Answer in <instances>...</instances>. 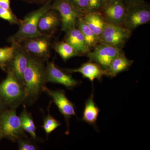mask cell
Listing matches in <instances>:
<instances>
[{
  "instance_id": "cell-1",
  "label": "cell",
  "mask_w": 150,
  "mask_h": 150,
  "mask_svg": "<svg viewBox=\"0 0 150 150\" xmlns=\"http://www.w3.org/2000/svg\"><path fill=\"white\" fill-rule=\"evenodd\" d=\"M24 87L26 96L37 97L46 83V66L44 61L30 55L28 65L23 75Z\"/></svg>"
},
{
  "instance_id": "cell-2",
  "label": "cell",
  "mask_w": 150,
  "mask_h": 150,
  "mask_svg": "<svg viewBox=\"0 0 150 150\" xmlns=\"http://www.w3.org/2000/svg\"><path fill=\"white\" fill-rule=\"evenodd\" d=\"M52 1H48L43 6L27 14L20 21L18 31L11 36L9 41L11 44H19L27 38L43 35L38 30V23L41 16L51 8Z\"/></svg>"
},
{
  "instance_id": "cell-3",
  "label": "cell",
  "mask_w": 150,
  "mask_h": 150,
  "mask_svg": "<svg viewBox=\"0 0 150 150\" xmlns=\"http://www.w3.org/2000/svg\"><path fill=\"white\" fill-rule=\"evenodd\" d=\"M0 98L6 104L15 108L27 98L24 87L11 70H8L6 78L0 84Z\"/></svg>"
},
{
  "instance_id": "cell-4",
  "label": "cell",
  "mask_w": 150,
  "mask_h": 150,
  "mask_svg": "<svg viewBox=\"0 0 150 150\" xmlns=\"http://www.w3.org/2000/svg\"><path fill=\"white\" fill-rule=\"evenodd\" d=\"M0 130L3 137L13 142L26 137L19 116L17 115L15 108H13L0 112Z\"/></svg>"
},
{
  "instance_id": "cell-5",
  "label": "cell",
  "mask_w": 150,
  "mask_h": 150,
  "mask_svg": "<svg viewBox=\"0 0 150 150\" xmlns=\"http://www.w3.org/2000/svg\"><path fill=\"white\" fill-rule=\"evenodd\" d=\"M150 20V6L144 1L127 7L123 26L132 32Z\"/></svg>"
},
{
  "instance_id": "cell-6",
  "label": "cell",
  "mask_w": 150,
  "mask_h": 150,
  "mask_svg": "<svg viewBox=\"0 0 150 150\" xmlns=\"http://www.w3.org/2000/svg\"><path fill=\"white\" fill-rule=\"evenodd\" d=\"M122 49L103 43H98L86 54L89 61L94 62L106 71L110 63L121 52Z\"/></svg>"
},
{
  "instance_id": "cell-7",
  "label": "cell",
  "mask_w": 150,
  "mask_h": 150,
  "mask_svg": "<svg viewBox=\"0 0 150 150\" xmlns=\"http://www.w3.org/2000/svg\"><path fill=\"white\" fill-rule=\"evenodd\" d=\"M51 38V36L41 35L25 39L20 44L30 55L45 61L50 57Z\"/></svg>"
},
{
  "instance_id": "cell-8",
  "label": "cell",
  "mask_w": 150,
  "mask_h": 150,
  "mask_svg": "<svg viewBox=\"0 0 150 150\" xmlns=\"http://www.w3.org/2000/svg\"><path fill=\"white\" fill-rule=\"evenodd\" d=\"M51 8L58 11L60 15L62 31L67 32L76 27L78 19L81 16L68 0H54Z\"/></svg>"
},
{
  "instance_id": "cell-9",
  "label": "cell",
  "mask_w": 150,
  "mask_h": 150,
  "mask_svg": "<svg viewBox=\"0 0 150 150\" xmlns=\"http://www.w3.org/2000/svg\"><path fill=\"white\" fill-rule=\"evenodd\" d=\"M131 31L123 26L106 23L100 38V42L122 49L131 35Z\"/></svg>"
},
{
  "instance_id": "cell-10",
  "label": "cell",
  "mask_w": 150,
  "mask_h": 150,
  "mask_svg": "<svg viewBox=\"0 0 150 150\" xmlns=\"http://www.w3.org/2000/svg\"><path fill=\"white\" fill-rule=\"evenodd\" d=\"M126 10L123 0H110L105 4L100 13L106 23L123 26Z\"/></svg>"
},
{
  "instance_id": "cell-11",
  "label": "cell",
  "mask_w": 150,
  "mask_h": 150,
  "mask_svg": "<svg viewBox=\"0 0 150 150\" xmlns=\"http://www.w3.org/2000/svg\"><path fill=\"white\" fill-rule=\"evenodd\" d=\"M15 44L13 58L8 70L12 72L18 81L24 87L23 75L28 65L30 54L20 43Z\"/></svg>"
},
{
  "instance_id": "cell-12",
  "label": "cell",
  "mask_w": 150,
  "mask_h": 150,
  "mask_svg": "<svg viewBox=\"0 0 150 150\" xmlns=\"http://www.w3.org/2000/svg\"><path fill=\"white\" fill-rule=\"evenodd\" d=\"M46 81L60 84L69 89L74 88L79 84V82L69 73L56 67L54 61L47 62L46 66Z\"/></svg>"
},
{
  "instance_id": "cell-13",
  "label": "cell",
  "mask_w": 150,
  "mask_h": 150,
  "mask_svg": "<svg viewBox=\"0 0 150 150\" xmlns=\"http://www.w3.org/2000/svg\"><path fill=\"white\" fill-rule=\"evenodd\" d=\"M43 91L52 98L55 104L62 115L64 116L68 126L69 120L72 116L76 115L75 105L67 98L63 90H52L44 86Z\"/></svg>"
},
{
  "instance_id": "cell-14",
  "label": "cell",
  "mask_w": 150,
  "mask_h": 150,
  "mask_svg": "<svg viewBox=\"0 0 150 150\" xmlns=\"http://www.w3.org/2000/svg\"><path fill=\"white\" fill-rule=\"evenodd\" d=\"M61 23V17L58 11L50 9L46 11L38 23V29L43 35L51 36Z\"/></svg>"
},
{
  "instance_id": "cell-15",
  "label": "cell",
  "mask_w": 150,
  "mask_h": 150,
  "mask_svg": "<svg viewBox=\"0 0 150 150\" xmlns=\"http://www.w3.org/2000/svg\"><path fill=\"white\" fill-rule=\"evenodd\" d=\"M63 71L69 74L79 73L83 78L87 79L92 83L96 79L101 81L103 77L107 76V73L99 65L94 62H89L83 63L79 68L75 69H64Z\"/></svg>"
},
{
  "instance_id": "cell-16",
  "label": "cell",
  "mask_w": 150,
  "mask_h": 150,
  "mask_svg": "<svg viewBox=\"0 0 150 150\" xmlns=\"http://www.w3.org/2000/svg\"><path fill=\"white\" fill-rule=\"evenodd\" d=\"M66 33L65 41L76 50L79 56L86 55L91 51L80 30L74 28Z\"/></svg>"
},
{
  "instance_id": "cell-17",
  "label": "cell",
  "mask_w": 150,
  "mask_h": 150,
  "mask_svg": "<svg viewBox=\"0 0 150 150\" xmlns=\"http://www.w3.org/2000/svg\"><path fill=\"white\" fill-rule=\"evenodd\" d=\"M134 61L129 60L122 51L112 60L106 71L107 76L112 78L122 72L129 70Z\"/></svg>"
},
{
  "instance_id": "cell-18",
  "label": "cell",
  "mask_w": 150,
  "mask_h": 150,
  "mask_svg": "<svg viewBox=\"0 0 150 150\" xmlns=\"http://www.w3.org/2000/svg\"><path fill=\"white\" fill-rule=\"evenodd\" d=\"M100 112L99 108L94 101L93 91L86 100L81 120L88 124L96 127L97 120Z\"/></svg>"
},
{
  "instance_id": "cell-19",
  "label": "cell",
  "mask_w": 150,
  "mask_h": 150,
  "mask_svg": "<svg viewBox=\"0 0 150 150\" xmlns=\"http://www.w3.org/2000/svg\"><path fill=\"white\" fill-rule=\"evenodd\" d=\"M86 24L99 38L102 34L106 22L99 13H89L81 16Z\"/></svg>"
},
{
  "instance_id": "cell-20",
  "label": "cell",
  "mask_w": 150,
  "mask_h": 150,
  "mask_svg": "<svg viewBox=\"0 0 150 150\" xmlns=\"http://www.w3.org/2000/svg\"><path fill=\"white\" fill-rule=\"evenodd\" d=\"M76 27L83 35L88 46L91 49L100 43V38L90 28L81 16L78 19Z\"/></svg>"
},
{
  "instance_id": "cell-21",
  "label": "cell",
  "mask_w": 150,
  "mask_h": 150,
  "mask_svg": "<svg viewBox=\"0 0 150 150\" xmlns=\"http://www.w3.org/2000/svg\"><path fill=\"white\" fill-rule=\"evenodd\" d=\"M22 127L25 131L28 133L33 139L36 138V127L31 114L24 105L23 110L19 116Z\"/></svg>"
},
{
  "instance_id": "cell-22",
  "label": "cell",
  "mask_w": 150,
  "mask_h": 150,
  "mask_svg": "<svg viewBox=\"0 0 150 150\" xmlns=\"http://www.w3.org/2000/svg\"><path fill=\"white\" fill-rule=\"evenodd\" d=\"M54 48L65 62L72 57L79 56L73 47L65 41L56 43L54 46Z\"/></svg>"
},
{
  "instance_id": "cell-23",
  "label": "cell",
  "mask_w": 150,
  "mask_h": 150,
  "mask_svg": "<svg viewBox=\"0 0 150 150\" xmlns=\"http://www.w3.org/2000/svg\"><path fill=\"white\" fill-rule=\"evenodd\" d=\"M8 47H0V69L6 71L8 69L13 58L16 49V44H11Z\"/></svg>"
},
{
  "instance_id": "cell-24",
  "label": "cell",
  "mask_w": 150,
  "mask_h": 150,
  "mask_svg": "<svg viewBox=\"0 0 150 150\" xmlns=\"http://www.w3.org/2000/svg\"><path fill=\"white\" fill-rule=\"evenodd\" d=\"M61 123L48 113L45 117L42 127L47 135H48L61 125Z\"/></svg>"
},
{
  "instance_id": "cell-25",
  "label": "cell",
  "mask_w": 150,
  "mask_h": 150,
  "mask_svg": "<svg viewBox=\"0 0 150 150\" xmlns=\"http://www.w3.org/2000/svg\"><path fill=\"white\" fill-rule=\"evenodd\" d=\"M81 16L89 13L87 0H68Z\"/></svg>"
},
{
  "instance_id": "cell-26",
  "label": "cell",
  "mask_w": 150,
  "mask_h": 150,
  "mask_svg": "<svg viewBox=\"0 0 150 150\" xmlns=\"http://www.w3.org/2000/svg\"><path fill=\"white\" fill-rule=\"evenodd\" d=\"M0 18L8 21L11 24L19 25L20 21L12 11L1 8H0Z\"/></svg>"
},
{
  "instance_id": "cell-27",
  "label": "cell",
  "mask_w": 150,
  "mask_h": 150,
  "mask_svg": "<svg viewBox=\"0 0 150 150\" xmlns=\"http://www.w3.org/2000/svg\"><path fill=\"white\" fill-rule=\"evenodd\" d=\"M89 13H100L105 2L104 0H87Z\"/></svg>"
},
{
  "instance_id": "cell-28",
  "label": "cell",
  "mask_w": 150,
  "mask_h": 150,
  "mask_svg": "<svg viewBox=\"0 0 150 150\" xmlns=\"http://www.w3.org/2000/svg\"><path fill=\"white\" fill-rule=\"evenodd\" d=\"M18 147L21 150H35L36 147L31 142L27 140L22 139L21 138L18 140Z\"/></svg>"
},
{
  "instance_id": "cell-29",
  "label": "cell",
  "mask_w": 150,
  "mask_h": 150,
  "mask_svg": "<svg viewBox=\"0 0 150 150\" xmlns=\"http://www.w3.org/2000/svg\"><path fill=\"white\" fill-rule=\"evenodd\" d=\"M11 0H0V8L12 11L10 6Z\"/></svg>"
},
{
  "instance_id": "cell-30",
  "label": "cell",
  "mask_w": 150,
  "mask_h": 150,
  "mask_svg": "<svg viewBox=\"0 0 150 150\" xmlns=\"http://www.w3.org/2000/svg\"><path fill=\"white\" fill-rule=\"evenodd\" d=\"M123 1L126 6L128 7L137 3L141 2L144 0H123Z\"/></svg>"
},
{
  "instance_id": "cell-31",
  "label": "cell",
  "mask_w": 150,
  "mask_h": 150,
  "mask_svg": "<svg viewBox=\"0 0 150 150\" xmlns=\"http://www.w3.org/2000/svg\"><path fill=\"white\" fill-rule=\"evenodd\" d=\"M54 0H33V4H43L44 3L48 1H51L53 2Z\"/></svg>"
},
{
  "instance_id": "cell-32",
  "label": "cell",
  "mask_w": 150,
  "mask_h": 150,
  "mask_svg": "<svg viewBox=\"0 0 150 150\" xmlns=\"http://www.w3.org/2000/svg\"><path fill=\"white\" fill-rule=\"evenodd\" d=\"M5 103L4 102V100L0 98V112H1L2 110H3Z\"/></svg>"
},
{
  "instance_id": "cell-33",
  "label": "cell",
  "mask_w": 150,
  "mask_h": 150,
  "mask_svg": "<svg viewBox=\"0 0 150 150\" xmlns=\"http://www.w3.org/2000/svg\"><path fill=\"white\" fill-rule=\"evenodd\" d=\"M20 1H23L25 2L30 3V4H33V0H20Z\"/></svg>"
},
{
  "instance_id": "cell-34",
  "label": "cell",
  "mask_w": 150,
  "mask_h": 150,
  "mask_svg": "<svg viewBox=\"0 0 150 150\" xmlns=\"http://www.w3.org/2000/svg\"><path fill=\"white\" fill-rule=\"evenodd\" d=\"M2 135L1 132V130H0V139L2 138Z\"/></svg>"
},
{
  "instance_id": "cell-35",
  "label": "cell",
  "mask_w": 150,
  "mask_h": 150,
  "mask_svg": "<svg viewBox=\"0 0 150 150\" xmlns=\"http://www.w3.org/2000/svg\"><path fill=\"white\" fill-rule=\"evenodd\" d=\"M110 1V0H104L105 2L106 3L107 2H108V1Z\"/></svg>"
}]
</instances>
